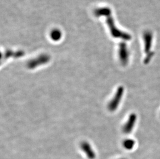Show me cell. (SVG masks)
<instances>
[{"label":"cell","mask_w":160,"mask_h":159,"mask_svg":"<svg viewBox=\"0 0 160 159\" xmlns=\"http://www.w3.org/2000/svg\"><path fill=\"white\" fill-rule=\"evenodd\" d=\"M123 93H124L123 87L122 86L119 87L114 97L109 104V108L110 111H113L117 108L122 98Z\"/></svg>","instance_id":"cell-1"},{"label":"cell","mask_w":160,"mask_h":159,"mask_svg":"<svg viewBox=\"0 0 160 159\" xmlns=\"http://www.w3.org/2000/svg\"><path fill=\"white\" fill-rule=\"evenodd\" d=\"M136 119L137 116L135 113H132L129 116L127 123L124 124L123 128V131L124 133L128 134L133 131L136 123Z\"/></svg>","instance_id":"cell-2"},{"label":"cell","mask_w":160,"mask_h":159,"mask_svg":"<svg viewBox=\"0 0 160 159\" xmlns=\"http://www.w3.org/2000/svg\"><path fill=\"white\" fill-rule=\"evenodd\" d=\"M119 55L121 64L124 66L127 65L129 60V52L125 44H121L120 46Z\"/></svg>","instance_id":"cell-3"},{"label":"cell","mask_w":160,"mask_h":159,"mask_svg":"<svg viewBox=\"0 0 160 159\" xmlns=\"http://www.w3.org/2000/svg\"><path fill=\"white\" fill-rule=\"evenodd\" d=\"M82 149L84 151L87 156L89 159H94L95 158V155L93 151L91 148L90 146L87 143H84L82 145Z\"/></svg>","instance_id":"cell-4"},{"label":"cell","mask_w":160,"mask_h":159,"mask_svg":"<svg viewBox=\"0 0 160 159\" xmlns=\"http://www.w3.org/2000/svg\"><path fill=\"white\" fill-rule=\"evenodd\" d=\"M144 40H145V52L148 54L150 53L151 42H152V35L151 34L148 33L145 34Z\"/></svg>","instance_id":"cell-5"},{"label":"cell","mask_w":160,"mask_h":159,"mask_svg":"<svg viewBox=\"0 0 160 159\" xmlns=\"http://www.w3.org/2000/svg\"><path fill=\"white\" fill-rule=\"evenodd\" d=\"M135 142L132 139H127L125 140L123 143V146L125 149L128 150H131L134 147Z\"/></svg>","instance_id":"cell-6"},{"label":"cell","mask_w":160,"mask_h":159,"mask_svg":"<svg viewBox=\"0 0 160 159\" xmlns=\"http://www.w3.org/2000/svg\"></svg>","instance_id":"cell-7"}]
</instances>
